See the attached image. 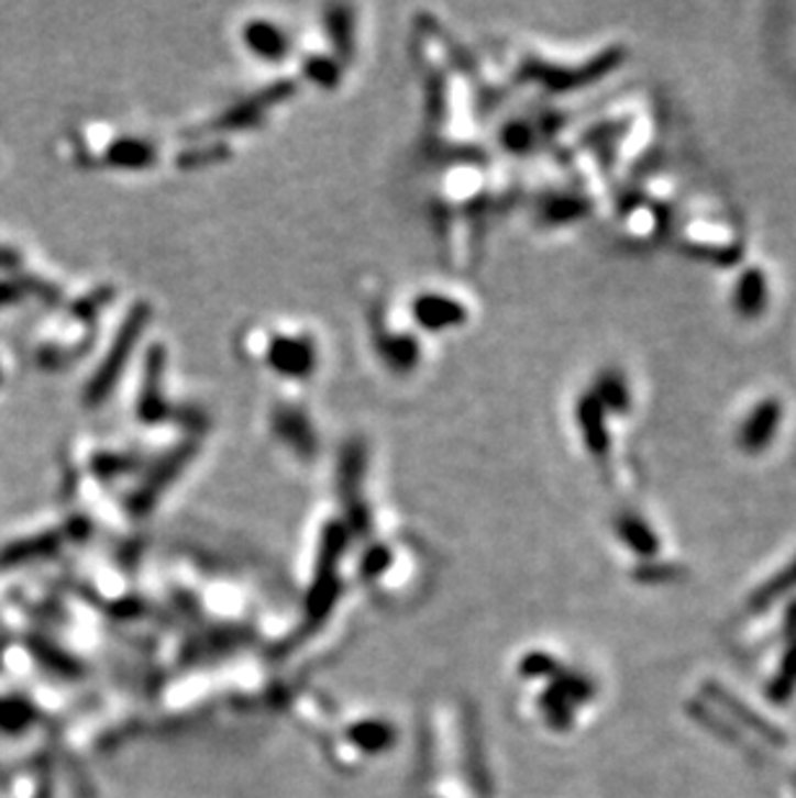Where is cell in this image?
Masks as SVG:
<instances>
[{
  "mask_svg": "<svg viewBox=\"0 0 796 798\" xmlns=\"http://www.w3.org/2000/svg\"><path fill=\"white\" fill-rule=\"evenodd\" d=\"M239 350L248 362L264 365L287 383L311 380L319 369V342L308 329H248Z\"/></svg>",
  "mask_w": 796,
  "mask_h": 798,
  "instance_id": "cell-1",
  "label": "cell"
},
{
  "mask_svg": "<svg viewBox=\"0 0 796 798\" xmlns=\"http://www.w3.org/2000/svg\"><path fill=\"white\" fill-rule=\"evenodd\" d=\"M629 57V49L621 47V44H613V47L597 52L595 57H589L587 63L582 65H551L541 60V57H526L518 68V80H526V84L541 86L543 91L549 93H572L579 91V88H589L600 84L602 78L613 76V73L621 68Z\"/></svg>",
  "mask_w": 796,
  "mask_h": 798,
  "instance_id": "cell-2",
  "label": "cell"
},
{
  "mask_svg": "<svg viewBox=\"0 0 796 798\" xmlns=\"http://www.w3.org/2000/svg\"><path fill=\"white\" fill-rule=\"evenodd\" d=\"M147 321H151V306L140 302V306L130 308V313L124 315L122 326L114 331L112 342H109L104 357H101L99 367H96V373L91 375V380L84 386L86 406L96 409V406H101L109 396H112V390L122 378L124 367H128L132 352H135L140 336H143Z\"/></svg>",
  "mask_w": 796,
  "mask_h": 798,
  "instance_id": "cell-3",
  "label": "cell"
},
{
  "mask_svg": "<svg viewBox=\"0 0 796 798\" xmlns=\"http://www.w3.org/2000/svg\"><path fill=\"white\" fill-rule=\"evenodd\" d=\"M367 310H371V329H373V342L380 350V357L388 367L401 369V373H409L419 365V342L403 329L394 331V323L388 318V302L383 295H373V300L367 302Z\"/></svg>",
  "mask_w": 796,
  "mask_h": 798,
  "instance_id": "cell-4",
  "label": "cell"
},
{
  "mask_svg": "<svg viewBox=\"0 0 796 798\" xmlns=\"http://www.w3.org/2000/svg\"><path fill=\"white\" fill-rule=\"evenodd\" d=\"M409 318L419 331L427 334H445L468 323L471 310L461 298L442 290H419L409 300Z\"/></svg>",
  "mask_w": 796,
  "mask_h": 798,
  "instance_id": "cell-5",
  "label": "cell"
},
{
  "mask_svg": "<svg viewBox=\"0 0 796 798\" xmlns=\"http://www.w3.org/2000/svg\"><path fill=\"white\" fill-rule=\"evenodd\" d=\"M781 424H784V403L776 396H765L753 409L744 413L737 426L734 442L742 455H763L776 442Z\"/></svg>",
  "mask_w": 796,
  "mask_h": 798,
  "instance_id": "cell-6",
  "label": "cell"
},
{
  "mask_svg": "<svg viewBox=\"0 0 796 798\" xmlns=\"http://www.w3.org/2000/svg\"><path fill=\"white\" fill-rule=\"evenodd\" d=\"M269 430L283 442L287 450H292L300 461H313L319 453V440H316V426L308 411L295 401L275 403L269 411Z\"/></svg>",
  "mask_w": 796,
  "mask_h": 798,
  "instance_id": "cell-7",
  "label": "cell"
},
{
  "mask_svg": "<svg viewBox=\"0 0 796 798\" xmlns=\"http://www.w3.org/2000/svg\"><path fill=\"white\" fill-rule=\"evenodd\" d=\"M559 128H564V117L556 112H545L526 117L518 114L512 120H507L499 130V143H502V151L515 155V158H526V155H533L538 147H543L545 140Z\"/></svg>",
  "mask_w": 796,
  "mask_h": 798,
  "instance_id": "cell-8",
  "label": "cell"
},
{
  "mask_svg": "<svg viewBox=\"0 0 796 798\" xmlns=\"http://www.w3.org/2000/svg\"><path fill=\"white\" fill-rule=\"evenodd\" d=\"M158 143L143 135H114L107 137V145L88 155L86 164H101L117 171H145L158 160Z\"/></svg>",
  "mask_w": 796,
  "mask_h": 798,
  "instance_id": "cell-9",
  "label": "cell"
},
{
  "mask_svg": "<svg viewBox=\"0 0 796 798\" xmlns=\"http://www.w3.org/2000/svg\"><path fill=\"white\" fill-rule=\"evenodd\" d=\"M608 419V411L602 409V403L589 390L577 396V401H574V421H577L582 445H585L595 463H608L610 447H613Z\"/></svg>",
  "mask_w": 796,
  "mask_h": 798,
  "instance_id": "cell-10",
  "label": "cell"
},
{
  "mask_svg": "<svg viewBox=\"0 0 796 798\" xmlns=\"http://www.w3.org/2000/svg\"><path fill=\"white\" fill-rule=\"evenodd\" d=\"M241 42L256 60L272 65L287 60L292 49L290 34L285 32V26H279L269 19H248L241 29Z\"/></svg>",
  "mask_w": 796,
  "mask_h": 798,
  "instance_id": "cell-11",
  "label": "cell"
},
{
  "mask_svg": "<svg viewBox=\"0 0 796 798\" xmlns=\"http://www.w3.org/2000/svg\"><path fill=\"white\" fill-rule=\"evenodd\" d=\"M732 310L742 321H758L771 306V282L761 266H744L732 287Z\"/></svg>",
  "mask_w": 796,
  "mask_h": 798,
  "instance_id": "cell-12",
  "label": "cell"
},
{
  "mask_svg": "<svg viewBox=\"0 0 796 798\" xmlns=\"http://www.w3.org/2000/svg\"><path fill=\"white\" fill-rule=\"evenodd\" d=\"M589 199L577 195V191H549V195L538 197L535 202V220L541 225L559 228L577 223V220L589 215Z\"/></svg>",
  "mask_w": 796,
  "mask_h": 798,
  "instance_id": "cell-13",
  "label": "cell"
},
{
  "mask_svg": "<svg viewBox=\"0 0 796 798\" xmlns=\"http://www.w3.org/2000/svg\"><path fill=\"white\" fill-rule=\"evenodd\" d=\"M597 401L602 403V409L608 411V417H626L633 406V394L631 383L626 378L621 367H600L593 378V386L587 388Z\"/></svg>",
  "mask_w": 796,
  "mask_h": 798,
  "instance_id": "cell-14",
  "label": "cell"
},
{
  "mask_svg": "<svg viewBox=\"0 0 796 798\" xmlns=\"http://www.w3.org/2000/svg\"><path fill=\"white\" fill-rule=\"evenodd\" d=\"M616 524H618V535H621V541L629 543L633 551L644 553V556H650V553L657 551V537H654L652 528L641 520L639 514L623 512L621 517H618Z\"/></svg>",
  "mask_w": 796,
  "mask_h": 798,
  "instance_id": "cell-15",
  "label": "cell"
},
{
  "mask_svg": "<svg viewBox=\"0 0 796 798\" xmlns=\"http://www.w3.org/2000/svg\"><path fill=\"white\" fill-rule=\"evenodd\" d=\"M5 380H9V362H5V354L0 352V388L5 386Z\"/></svg>",
  "mask_w": 796,
  "mask_h": 798,
  "instance_id": "cell-16",
  "label": "cell"
}]
</instances>
